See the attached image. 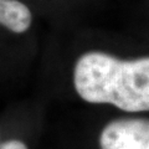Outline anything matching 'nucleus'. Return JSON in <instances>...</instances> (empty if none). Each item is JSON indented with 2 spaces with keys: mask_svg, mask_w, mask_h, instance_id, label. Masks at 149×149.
I'll use <instances>...</instances> for the list:
<instances>
[{
  "mask_svg": "<svg viewBox=\"0 0 149 149\" xmlns=\"http://www.w3.org/2000/svg\"><path fill=\"white\" fill-rule=\"evenodd\" d=\"M73 85L88 103H108L125 112L149 111V56L120 60L90 51L74 65Z\"/></svg>",
  "mask_w": 149,
  "mask_h": 149,
  "instance_id": "f257e3e1",
  "label": "nucleus"
},
{
  "mask_svg": "<svg viewBox=\"0 0 149 149\" xmlns=\"http://www.w3.org/2000/svg\"><path fill=\"white\" fill-rule=\"evenodd\" d=\"M101 149H149V119L119 118L100 134Z\"/></svg>",
  "mask_w": 149,
  "mask_h": 149,
  "instance_id": "f03ea898",
  "label": "nucleus"
},
{
  "mask_svg": "<svg viewBox=\"0 0 149 149\" xmlns=\"http://www.w3.org/2000/svg\"><path fill=\"white\" fill-rule=\"evenodd\" d=\"M32 14L19 0H0V25L15 34H22L30 27Z\"/></svg>",
  "mask_w": 149,
  "mask_h": 149,
  "instance_id": "7ed1b4c3",
  "label": "nucleus"
},
{
  "mask_svg": "<svg viewBox=\"0 0 149 149\" xmlns=\"http://www.w3.org/2000/svg\"><path fill=\"white\" fill-rule=\"evenodd\" d=\"M0 149H27L26 144L17 139H9L5 142H0Z\"/></svg>",
  "mask_w": 149,
  "mask_h": 149,
  "instance_id": "20e7f679",
  "label": "nucleus"
}]
</instances>
